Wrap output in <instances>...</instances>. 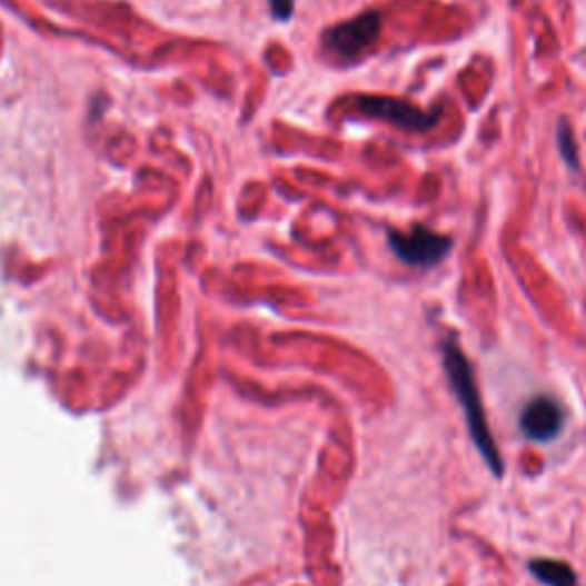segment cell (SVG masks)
I'll list each match as a JSON object with an SVG mask.
<instances>
[{
	"instance_id": "6da1fadb",
	"label": "cell",
	"mask_w": 586,
	"mask_h": 586,
	"mask_svg": "<svg viewBox=\"0 0 586 586\" xmlns=\"http://www.w3.org/2000/svg\"><path fill=\"white\" fill-rule=\"evenodd\" d=\"M443 362H445V371H447V380L454 389V395L458 399V404L463 406L465 413V421H467V431L473 436L475 447L479 449L484 463L488 470L495 477H504V458L499 456L497 443L490 434V426L481 406V397H479V387L475 380V371L470 360L465 358V354L460 350V346L456 344V339H447L443 346Z\"/></svg>"
},
{
	"instance_id": "7a4b0ae2",
	"label": "cell",
	"mask_w": 586,
	"mask_h": 586,
	"mask_svg": "<svg viewBox=\"0 0 586 586\" xmlns=\"http://www.w3.org/2000/svg\"><path fill=\"white\" fill-rule=\"evenodd\" d=\"M383 17L378 12H365L356 19L337 23L321 34V49L326 58L337 64L358 62L380 37Z\"/></svg>"
},
{
	"instance_id": "3957f363",
	"label": "cell",
	"mask_w": 586,
	"mask_h": 586,
	"mask_svg": "<svg viewBox=\"0 0 586 586\" xmlns=\"http://www.w3.org/2000/svg\"><path fill=\"white\" fill-rule=\"evenodd\" d=\"M350 103L356 106V112L369 120H378L385 125L399 127L404 131H428L443 120V110L426 112L404 99L395 97H378V95H358L350 97Z\"/></svg>"
},
{
	"instance_id": "277c9868",
	"label": "cell",
	"mask_w": 586,
	"mask_h": 586,
	"mask_svg": "<svg viewBox=\"0 0 586 586\" xmlns=\"http://www.w3.org/2000/svg\"><path fill=\"white\" fill-rule=\"evenodd\" d=\"M387 241L399 261L415 268H431L440 264L451 250L449 237H443V234L421 225L413 227L410 231H389Z\"/></svg>"
},
{
	"instance_id": "5b68a950",
	"label": "cell",
	"mask_w": 586,
	"mask_h": 586,
	"mask_svg": "<svg viewBox=\"0 0 586 586\" xmlns=\"http://www.w3.org/2000/svg\"><path fill=\"white\" fill-rule=\"evenodd\" d=\"M564 421H566V415L559 401L540 395L525 404L520 413V431L527 440L545 445V443H553L555 438H559Z\"/></svg>"
},
{
	"instance_id": "8992f818",
	"label": "cell",
	"mask_w": 586,
	"mask_h": 586,
	"mask_svg": "<svg viewBox=\"0 0 586 586\" xmlns=\"http://www.w3.org/2000/svg\"><path fill=\"white\" fill-rule=\"evenodd\" d=\"M529 570L545 586H577L575 570L559 559H534Z\"/></svg>"
},
{
	"instance_id": "52a82bcc",
	"label": "cell",
	"mask_w": 586,
	"mask_h": 586,
	"mask_svg": "<svg viewBox=\"0 0 586 586\" xmlns=\"http://www.w3.org/2000/svg\"><path fill=\"white\" fill-rule=\"evenodd\" d=\"M559 149L564 153V159L568 161L570 168H577V149H575V138H573V131L568 129L566 122H562V129H559Z\"/></svg>"
},
{
	"instance_id": "ba28073f",
	"label": "cell",
	"mask_w": 586,
	"mask_h": 586,
	"mask_svg": "<svg viewBox=\"0 0 586 586\" xmlns=\"http://www.w3.org/2000/svg\"><path fill=\"white\" fill-rule=\"evenodd\" d=\"M270 12L278 21H289L294 14V0H270Z\"/></svg>"
}]
</instances>
